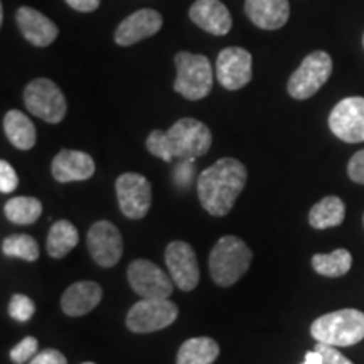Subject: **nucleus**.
<instances>
[{"instance_id":"nucleus-1","label":"nucleus","mask_w":364,"mask_h":364,"mask_svg":"<svg viewBox=\"0 0 364 364\" xmlns=\"http://www.w3.org/2000/svg\"><path fill=\"white\" fill-rule=\"evenodd\" d=\"M247 167L225 157L216 161L198 177V196L203 208L213 216H226L247 184Z\"/></svg>"},{"instance_id":"nucleus-2","label":"nucleus","mask_w":364,"mask_h":364,"mask_svg":"<svg viewBox=\"0 0 364 364\" xmlns=\"http://www.w3.org/2000/svg\"><path fill=\"white\" fill-rule=\"evenodd\" d=\"M213 144L211 132L196 118H181L169 130H154L147 136V150L152 156L171 162L172 159L196 161Z\"/></svg>"},{"instance_id":"nucleus-3","label":"nucleus","mask_w":364,"mask_h":364,"mask_svg":"<svg viewBox=\"0 0 364 364\" xmlns=\"http://www.w3.org/2000/svg\"><path fill=\"white\" fill-rule=\"evenodd\" d=\"M253 253L243 240L223 236L209 255V273L215 284L231 287L248 272Z\"/></svg>"},{"instance_id":"nucleus-4","label":"nucleus","mask_w":364,"mask_h":364,"mask_svg":"<svg viewBox=\"0 0 364 364\" xmlns=\"http://www.w3.org/2000/svg\"><path fill=\"white\" fill-rule=\"evenodd\" d=\"M311 334L317 343L348 348L364 339V314L358 309L329 312L312 322Z\"/></svg>"},{"instance_id":"nucleus-5","label":"nucleus","mask_w":364,"mask_h":364,"mask_svg":"<svg viewBox=\"0 0 364 364\" xmlns=\"http://www.w3.org/2000/svg\"><path fill=\"white\" fill-rule=\"evenodd\" d=\"M177 76L174 81V90L184 98L198 100L206 98L213 88V68L209 59L203 54L177 53L176 54Z\"/></svg>"},{"instance_id":"nucleus-6","label":"nucleus","mask_w":364,"mask_h":364,"mask_svg":"<svg viewBox=\"0 0 364 364\" xmlns=\"http://www.w3.org/2000/svg\"><path fill=\"white\" fill-rule=\"evenodd\" d=\"M332 75V59L326 51H314L290 76L287 91L295 100L314 97Z\"/></svg>"},{"instance_id":"nucleus-7","label":"nucleus","mask_w":364,"mask_h":364,"mask_svg":"<svg viewBox=\"0 0 364 364\" xmlns=\"http://www.w3.org/2000/svg\"><path fill=\"white\" fill-rule=\"evenodd\" d=\"M24 105L34 117L48 124H59L68 112L65 95L48 78H38L26 86Z\"/></svg>"},{"instance_id":"nucleus-8","label":"nucleus","mask_w":364,"mask_h":364,"mask_svg":"<svg viewBox=\"0 0 364 364\" xmlns=\"http://www.w3.org/2000/svg\"><path fill=\"white\" fill-rule=\"evenodd\" d=\"M179 316V309L167 299H142L127 314V327L136 334L162 331Z\"/></svg>"},{"instance_id":"nucleus-9","label":"nucleus","mask_w":364,"mask_h":364,"mask_svg":"<svg viewBox=\"0 0 364 364\" xmlns=\"http://www.w3.org/2000/svg\"><path fill=\"white\" fill-rule=\"evenodd\" d=\"M127 279L135 294L142 299H169L174 292V280L150 260H134L127 270Z\"/></svg>"},{"instance_id":"nucleus-10","label":"nucleus","mask_w":364,"mask_h":364,"mask_svg":"<svg viewBox=\"0 0 364 364\" xmlns=\"http://www.w3.org/2000/svg\"><path fill=\"white\" fill-rule=\"evenodd\" d=\"M118 204L129 220H142L152 204V186L144 176L127 172L117 179L115 184Z\"/></svg>"},{"instance_id":"nucleus-11","label":"nucleus","mask_w":364,"mask_h":364,"mask_svg":"<svg viewBox=\"0 0 364 364\" xmlns=\"http://www.w3.org/2000/svg\"><path fill=\"white\" fill-rule=\"evenodd\" d=\"M329 129L343 142H364V98L341 100L329 115Z\"/></svg>"},{"instance_id":"nucleus-12","label":"nucleus","mask_w":364,"mask_h":364,"mask_svg":"<svg viewBox=\"0 0 364 364\" xmlns=\"http://www.w3.org/2000/svg\"><path fill=\"white\" fill-rule=\"evenodd\" d=\"M86 245L91 258L103 268L117 265L124 255V240L118 228L110 221L95 223L86 236Z\"/></svg>"},{"instance_id":"nucleus-13","label":"nucleus","mask_w":364,"mask_h":364,"mask_svg":"<svg viewBox=\"0 0 364 364\" xmlns=\"http://www.w3.org/2000/svg\"><path fill=\"white\" fill-rule=\"evenodd\" d=\"M166 265L171 279L182 292H191L199 284V265L193 247L186 241H172L166 248Z\"/></svg>"},{"instance_id":"nucleus-14","label":"nucleus","mask_w":364,"mask_h":364,"mask_svg":"<svg viewBox=\"0 0 364 364\" xmlns=\"http://www.w3.org/2000/svg\"><path fill=\"white\" fill-rule=\"evenodd\" d=\"M216 76L226 90H240L252 81V54L243 48L223 49L216 61Z\"/></svg>"},{"instance_id":"nucleus-15","label":"nucleus","mask_w":364,"mask_h":364,"mask_svg":"<svg viewBox=\"0 0 364 364\" xmlns=\"http://www.w3.org/2000/svg\"><path fill=\"white\" fill-rule=\"evenodd\" d=\"M162 27V16L152 9H140L127 17L115 31L118 46H132L157 34Z\"/></svg>"},{"instance_id":"nucleus-16","label":"nucleus","mask_w":364,"mask_h":364,"mask_svg":"<svg viewBox=\"0 0 364 364\" xmlns=\"http://www.w3.org/2000/svg\"><path fill=\"white\" fill-rule=\"evenodd\" d=\"M189 17L196 26L213 36H226L233 26L230 11L220 0H196Z\"/></svg>"},{"instance_id":"nucleus-17","label":"nucleus","mask_w":364,"mask_h":364,"mask_svg":"<svg viewBox=\"0 0 364 364\" xmlns=\"http://www.w3.org/2000/svg\"><path fill=\"white\" fill-rule=\"evenodd\" d=\"M16 21L22 36L38 48H48L58 38V26L33 7H21Z\"/></svg>"},{"instance_id":"nucleus-18","label":"nucleus","mask_w":364,"mask_h":364,"mask_svg":"<svg viewBox=\"0 0 364 364\" xmlns=\"http://www.w3.org/2000/svg\"><path fill=\"white\" fill-rule=\"evenodd\" d=\"M53 177L61 184L86 181L95 174V161L81 150H61L51 164Z\"/></svg>"},{"instance_id":"nucleus-19","label":"nucleus","mask_w":364,"mask_h":364,"mask_svg":"<svg viewBox=\"0 0 364 364\" xmlns=\"http://www.w3.org/2000/svg\"><path fill=\"white\" fill-rule=\"evenodd\" d=\"M103 290L97 282H76L70 285L61 297V309L66 316L81 317L93 311L102 302Z\"/></svg>"},{"instance_id":"nucleus-20","label":"nucleus","mask_w":364,"mask_h":364,"mask_svg":"<svg viewBox=\"0 0 364 364\" xmlns=\"http://www.w3.org/2000/svg\"><path fill=\"white\" fill-rule=\"evenodd\" d=\"M245 11L250 21L260 29L277 31L289 21V0H247Z\"/></svg>"},{"instance_id":"nucleus-21","label":"nucleus","mask_w":364,"mask_h":364,"mask_svg":"<svg viewBox=\"0 0 364 364\" xmlns=\"http://www.w3.org/2000/svg\"><path fill=\"white\" fill-rule=\"evenodd\" d=\"M4 132L9 142L19 150H29L36 145V127L31 118L19 110H11L4 117Z\"/></svg>"},{"instance_id":"nucleus-22","label":"nucleus","mask_w":364,"mask_h":364,"mask_svg":"<svg viewBox=\"0 0 364 364\" xmlns=\"http://www.w3.org/2000/svg\"><path fill=\"white\" fill-rule=\"evenodd\" d=\"M220 356V346L211 338L188 339L177 353V364H213Z\"/></svg>"},{"instance_id":"nucleus-23","label":"nucleus","mask_w":364,"mask_h":364,"mask_svg":"<svg viewBox=\"0 0 364 364\" xmlns=\"http://www.w3.org/2000/svg\"><path fill=\"white\" fill-rule=\"evenodd\" d=\"M346 204L338 196H327L312 206L309 213V223L316 230H327V228L339 226L344 221Z\"/></svg>"},{"instance_id":"nucleus-24","label":"nucleus","mask_w":364,"mask_h":364,"mask_svg":"<svg viewBox=\"0 0 364 364\" xmlns=\"http://www.w3.org/2000/svg\"><path fill=\"white\" fill-rule=\"evenodd\" d=\"M78 230L70 221L59 220L54 223L46 240V250L53 258H63L78 245Z\"/></svg>"},{"instance_id":"nucleus-25","label":"nucleus","mask_w":364,"mask_h":364,"mask_svg":"<svg viewBox=\"0 0 364 364\" xmlns=\"http://www.w3.org/2000/svg\"><path fill=\"white\" fill-rule=\"evenodd\" d=\"M7 220L14 225H33L43 215V204L39 199L29 198V196H17V198L9 199L4 206Z\"/></svg>"},{"instance_id":"nucleus-26","label":"nucleus","mask_w":364,"mask_h":364,"mask_svg":"<svg viewBox=\"0 0 364 364\" xmlns=\"http://www.w3.org/2000/svg\"><path fill=\"white\" fill-rule=\"evenodd\" d=\"M351 265H353L351 253L344 248L334 250V252L327 255L317 253L312 257L314 270H316L318 275L331 277V279L346 275V273L351 270Z\"/></svg>"},{"instance_id":"nucleus-27","label":"nucleus","mask_w":364,"mask_h":364,"mask_svg":"<svg viewBox=\"0 0 364 364\" xmlns=\"http://www.w3.org/2000/svg\"><path fill=\"white\" fill-rule=\"evenodd\" d=\"M2 253L11 258L36 262L39 258L38 241L29 235H12L2 241Z\"/></svg>"},{"instance_id":"nucleus-28","label":"nucleus","mask_w":364,"mask_h":364,"mask_svg":"<svg viewBox=\"0 0 364 364\" xmlns=\"http://www.w3.org/2000/svg\"><path fill=\"white\" fill-rule=\"evenodd\" d=\"M36 306L34 302L24 294H16L12 295L11 304H9V314L12 318H16L17 322H27L31 317L34 316Z\"/></svg>"},{"instance_id":"nucleus-29","label":"nucleus","mask_w":364,"mask_h":364,"mask_svg":"<svg viewBox=\"0 0 364 364\" xmlns=\"http://www.w3.org/2000/svg\"><path fill=\"white\" fill-rule=\"evenodd\" d=\"M38 339L33 338V336H27L21 341L19 344H16L11 349V359L12 363L16 364H24L27 361H31L36 354H38Z\"/></svg>"},{"instance_id":"nucleus-30","label":"nucleus","mask_w":364,"mask_h":364,"mask_svg":"<svg viewBox=\"0 0 364 364\" xmlns=\"http://www.w3.org/2000/svg\"><path fill=\"white\" fill-rule=\"evenodd\" d=\"M17 186H19V177H17L16 171L7 161H2L0 162V193H12Z\"/></svg>"},{"instance_id":"nucleus-31","label":"nucleus","mask_w":364,"mask_h":364,"mask_svg":"<svg viewBox=\"0 0 364 364\" xmlns=\"http://www.w3.org/2000/svg\"><path fill=\"white\" fill-rule=\"evenodd\" d=\"M316 351L321 353L322 359H324V364H354L353 361H349L344 354H341L338 349H336V346L317 343Z\"/></svg>"},{"instance_id":"nucleus-32","label":"nucleus","mask_w":364,"mask_h":364,"mask_svg":"<svg viewBox=\"0 0 364 364\" xmlns=\"http://www.w3.org/2000/svg\"><path fill=\"white\" fill-rule=\"evenodd\" d=\"M348 174L354 182L364 184V149L354 154L348 164Z\"/></svg>"},{"instance_id":"nucleus-33","label":"nucleus","mask_w":364,"mask_h":364,"mask_svg":"<svg viewBox=\"0 0 364 364\" xmlns=\"http://www.w3.org/2000/svg\"><path fill=\"white\" fill-rule=\"evenodd\" d=\"M29 364H68L65 354L58 349H44L31 359Z\"/></svg>"},{"instance_id":"nucleus-34","label":"nucleus","mask_w":364,"mask_h":364,"mask_svg":"<svg viewBox=\"0 0 364 364\" xmlns=\"http://www.w3.org/2000/svg\"><path fill=\"white\" fill-rule=\"evenodd\" d=\"M66 4L78 12H93L98 9L100 0H66Z\"/></svg>"},{"instance_id":"nucleus-35","label":"nucleus","mask_w":364,"mask_h":364,"mask_svg":"<svg viewBox=\"0 0 364 364\" xmlns=\"http://www.w3.org/2000/svg\"><path fill=\"white\" fill-rule=\"evenodd\" d=\"M302 364H324V359H322L321 353L311 351L306 354V359H304Z\"/></svg>"},{"instance_id":"nucleus-36","label":"nucleus","mask_w":364,"mask_h":364,"mask_svg":"<svg viewBox=\"0 0 364 364\" xmlns=\"http://www.w3.org/2000/svg\"><path fill=\"white\" fill-rule=\"evenodd\" d=\"M83 364H95V363H83Z\"/></svg>"},{"instance_id":"nucleus-37","label":"nucleus","mask_w":364,"mask_h":364,"mask_svg":"<svg viewBox=\"0 0 364 364\" xmlns=\"http://www.w3.org/2000/svg\"><path fill=\"white\" fill-rule=\"evenodd\" d=\"M363 223H364V216H363Z\"/></svg>"},{"instance_id":"nucleus-38","label":"nucleus","mask_w":364,"mask_h":364,"mask_svg":"<svg viewBox=\"0 0 364 364\" xmlns=\"http://www.w3.org/2000/svg\"><path fill=\"white\" fill-rule=\"evenodd\" d=\"M363 44H364V38H363Z\"/></svg>"}]
</instances>
